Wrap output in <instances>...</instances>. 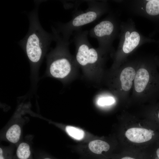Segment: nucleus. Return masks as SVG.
Returning a JSON list of instances; mask_svg holds the SVG:
<instances>
[{"mask_svg": "<svg viewBox=\"0 0 159 159\" xmlns=\"http://www.w3.org/2000/svg\"><path fill=\"white\" fill-rule=\"evenodd\" d=\"M86 2L88 5L86 9L76 11L72 19L67 23H57L56 28L52 27V31L69 41L74 32L80 30L83 26L96 21L109 10L107 1L89 0Z\"/></svg>", "mask_w": 159, "mask_h": 159, "instance_id": "nucleus-2", "label": "nucleus"}, {"mask_svg": "<svg viewBox=\"0 0 159 159\" xmlns=\"http://www.w3.org/2000/svg\"><path fill=\"white\" fill-rule=\"evenodd\" d=\"M158 118L159 120V111L158 112Z\"/></svg>", "mask_w": 159, "mask_h": 159, "instance_id": "nucleus-15", "label": "nucleus"}, {"mask_svg": "<svg viewBox=\"0 0 159 159\" xmlns=\"http://www.w3.org/2000/svg\"><path fill=\"white\" fill-rule=\"evenodd\" d=\"M155 134V132L153 130L140 127L130 128L125 133L126 136L129 140L137 143L149 141Z\"/></svg>", "mask_w": 159, "mask_h": 159, "instance_id": "nucleus-7", "label": "nucleus"}, {"mask_svg": "<svg viewBox=\"0 0 159 159\" xmlns=\"http://www.w3.org/2000/svg\"><path fill=\"white\" fill-rule=\"evenodd\" d=\"M120 23L114 14L110 13L89 32L91 37L97 40L98 48L103 54L114 52L113 42L119 35Z\"/></svg>", "mask_w": 159, "mask_h": 159, "instance_id": "nucleus-5", "label": "nucleus"}, {"mask_svg": "<svg viewBox=\"0 0 159 159\" xmlns=\"http://www.w3.org/2000/svg\"><path fill=\"white\" fill-rule=\"evenodd\" d=\"M137 59V66L131 96L146 98L152 96L157 89L159 80L149 60L143 57Z\"/></svg>", "mask_w": 159, "mask_h": 159, "instance_id": "nucleus-4", "label": "nucleus"}, {"mask_svg": "<svg viewBox=\"0 0 159 159\" xmlns=\"http://www.w3.org/2000/svg\"><path fill=\"white\" fill-rule=\"evenodd\" d=\"M115 102V99L112 97H102L97 100L98 105L101 106H109L114 104Z\"/></svg>", "mask_w": 159, "mask_h": 159, "instance_id": "nucleus-12", "label": "nucleus"}, {"mask_svg": "<svg viewBox=\"0 0 159 159\" xmlns=\"http://www.w3.org/2000/svg\"><path fill=\"white\" fill-rule=\"evenodd\" d=\"M0 159H5L3 155V151L1 148H0Z\"/></svg>", "mask_w": 159, "mask_h": 159, "instance_id": "nucleus-13", "label": "nucleus"}, {"mask_svg": "<svg viewBox=\"0 0 159 159\" xmlns=\"http://www.w3.org/2000/svg\"><path fill=\"white\" fill-rule=\"evenodd\" d=\"M121 159H135L134 158L130 157H125L122 158Z\"/></svg>", "mask_w": 159, "mask_h": 159, "instance_id": "nucleus-14", "label": "nucleus"}, {"mask_svg": "<svg viewBox=\"0 0 159 159\" xmlns=\"http://www.w3.org/2000/svg\"><path fill=\"white\" fill-rule=\"evenodd\" d=\"M16 153L19 159H27L31 154L29 145L25 142L21 143L17 148Z\"/></svg>", "mask_w": 159, "mask_h": 159, "instance_id": "nucleus-10", "label": "nucleus"}, {"mask_svg": "<svg viewBox=\"0 0 159 159\" xmlns=\"http://www.w3.org/2000/svg\"><path fill=\"white\" fill-rule=\"evenodd\" d=\"M28 14L29 25L25 37L19 42L30 63L33 80H36L37 73L51 42L54 41V34L46 31L39 21L38 10L40 3Z\"/></svg>", "mask_w": 159, "mask_h": 159, "instance_id": "nucleus-1", "label": "nucleus"}, {"mask_svg": "<svg viewBox=\"0 0 159 159\" xmlns=\"http://www.w3.org/2000/svg\"><path fill=\"white\" fill-rule=\"evenodd\" d=\"M120 31L119 43L114 53L113 66L116 69L126 62L128 56L138 47L149 41L136 29L131 19L120 23Z\"/></svg>", "mask_w": 159, "mask_h": 159, "instance_id": "nucleus-3", "label": "nucleus"}, {"mask_svg": "<svg viewBox=\"0 0 159 159\" xmlns=\"http://www.w3.org/2000/svg\"><path fill=\"white\" fill-rule=\"evenodd\" d=\"M44 159H50V158H44Z\"/></svg>", "mask_w": 159, "mask_h": 159, "instance_id": "nucleus-16", "label": "nucleus"}, {"mask_svg": "<svg viewBox=\"0 0 159 159\" xmlns=\"http://www.w3.org/2000/svg\"><path fill=\"white\" fill-rule=\"evenodd\" d=\"M90 150L93 153L98 154L102 153V151H107L110 149V145L107 142L100 140H95L90 142L89 144Z\"/></svg>", "mask_w": 159, "mask_h": 159, "instance_id": "nucleus-8", "label": "nucleus"}, {"mask_svg": "<svg viewBox=\"0 0 159 159\" xmlns=\"http://www.w3.org/2000/svg\"><path fill=\"white\" fill-rule=\"evenodd\" d=\"M137 59L127 61L116 69V91L118 96L126 98L132 90L137 68Z\"/></svg>", "mask_w": 159, "mask_h": 159, "instance_id": "nucleus-6", "label": "nucleus"}, {"mask_svg": "<svg viewBox=\"0 0 159 159\" xmlns=\"http://www.w3.org/2000/svg\"><path fill=\"white\" fill-rule=\"evenodd\" d=\"M65 130L67 134L73 138L77 140L82 139L84 137L85 132L82 130L71 126H67Z\"/></svg>", "mask_w": 159, "mask_h": 159, "instance_id": "nucleus-11", "label": "nucleus"}, {"mask_svg": "<svg viewBox=\"0 0 159 159\" xmlns=\"http://www.w3.org/2000/svg\"><path fill=\"white\" fill-rule=\"evenodd\" d=\"M21 132L20 127L19 125L16 124L13 125L9 128L6 132V138L11 143H16L20 139Z\"/></svg>", "mask_w": 159, "mask_h": 159, "instance_id": "nucleus-9", "label": "nucleus"}]
</instances>
